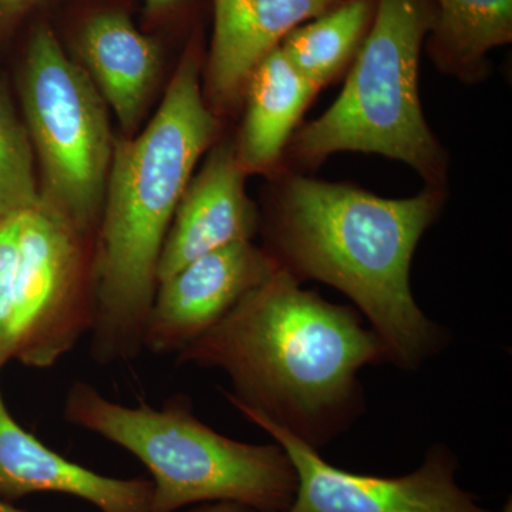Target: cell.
Instances as JSON below:
<instances>
[{"instance_id": "6da1fadb", "label": "cell", "mask_w": 512, "mask_h": 512, "mask_svg": "<svg viewBox=\"0 0 512 512\" xmlns=\"http://www.w3.org/2000/svg\"><path fill=\"white\" fill-rule=\"evenodd\" d=\"M177 363L222 370L235 409L319 450L365 412L360 372L392 359L356 308L326 301L279 268L181 350Z\"/></svg>"}, {"instance_id": "7a4b0ae2", "label": "cell", "mask_w": 512, "mask_h": 512, "mask_svg": "<svg viewBox=\"0 0 512 512\" xmlns=\"http://www.w3.org/2000/svg\"><path fill=\"white\" fill-rule=\"evenodd\" d=\"M446 197L443 188L426 187L393 200L282 171L269 200L264 249L301 284L322 282L348 296L393 365L413 372L448 343L447 330L421 311L410 282L413 256Z\"/></svg>"}, {"instance_id": "3957f363", "label": "cell", "mask_w": 512, "mask_h": 512, "mask_svg": "<svg viewBox=\"0 0 512 512\" xmlns=\"http://www.w3.org/2000/svg\"><path fill=\"white\" fill-rule=\"evenodd\" d=\"M200 74V56L188 50L140 136L114 143L93 261L90 355L101 366L143 352L165 237L195 165L217 138Z\"/></svg>"}, {"instance_id": "277c9868", "label": "cell", "mask_w": 512, "mask_h": 512, "mask_svg": "<svg viewBox=\"0 0 512 512\" xmlns=\"http://www.w3.org/2000/svg\"><path fill=\"white\" fill-rule=\"evenodd\" d=\"M63 416L147 467L153 476L148 512L214 503L286 512L295 500L298 477L284 448L222 436L195 416L190 397H171L161 407L124 406L77 380L67 390Z\"/></svg>"}, {"instance_id": "5b68a950", "label": "cell", "mask_w": 512, "mask_h": 512, "mask_svg": "<svg viewBox=\"0 0 512 512\" xmlns=\"http://www.w3.org/2000/svg\"><path fill=\"white\" fill-rule=\"evenodd\" d=\"M433 22V0H377L338 99L289 140L288 170H312L343 151L379 154L409 165L426 187L446 190L450 160L424 117L419 89Z\"/></svg>"}, {"instance_id": "8992f818", "label": "cell", "mask_w": 512, "mask_h": 512, "mask_svg": "<svg viewBox=\"0 0 512 512\" xmlns=\"http://www.w3.org/2000/svg\"><path fill=\"white\" fill-rule=\"evenodd\" d=\"M20 96L42 167V200L80 234L96 235L114 148L107 104L46 26L30 39Z\"/></svg>"}, {"instance_id": "52a82bcc", "label": "cell", "mask_w": 512, "mask_h": 512, "mask_svg": "<svg viewBox=\"0 0 512 512\" xmlns=\"http://www.w3.org/2000/svg\"><path fill=\"white\" fill-rule=\"evenodd\" d=\"M94 244L43 200L20 214L8 362L49 369L89 335Z\"/></svg>"}, {"instance_id": "ba28073f", "label": "cell", "mask_w": 512, "mask_h": 512, "mask_svg": "<svg viewBox=\"0 0 512 512\" xmlns=\"http://www.w3.org/2000/svg\"><path fill=\"white\" fill-rule=\"evenodd\" d=\"M238 412L291 458L298 488L286 512H491L458 487L457 457L441 444L431 447L423 464L407 476H366L332 466L319 450L272 421L248 410Z\"/></svg>"}, {"instance_id": "9c48e42d", "label": "cell", "mask_w": 512, "mask_h": 512, "mask_svg": "<svg viewBox=\"0 0 512 512\" xmlns=\"http://www.w3.org/2000/svg\"><path fill=\"white\" fill-rule=\"evenodd\" d=\"M274 256L252 241L235 242L195 259L157 286L144 349L178 355L278 271Z\"/></svg>"}, {"instance_id": "30bf717a", "label": "cell", "mask_w": 512, "mask_h": 512, "mask_svg": "<svg viewBox=\"0 0 512 512\" xmlns=\"http://www.w3.org/2000/svg\"><path fill=\"white\" fill-rule=\"evenodd\" d=\"M245 177L232 144L212 148L178 202L158 262V284L201 256L252 241L261 221L245 190Z\"/></svg>"}, {"instance_id": "8fae6325", "label": "cell", "mask_w": 512, "mask_h": 512, "mask_svg": "<svg viewBox=\"0 0 512 512\" xmlns=\"http://www.w3.org/2000/svg\"><path fill=\"white\" fill-rule=\"evenodd\" d=\"M343 0H214L205 100L215 110L237 107L249 77L292 30Z\"/></svg>"}, {"instance_id": "7c38bea8", "label": "cell", "mask_w": 512, "mask_h": 512, "mask_svg": "<svg viewBox=\"0 0 512 512\" xmlns=\"http://www.w3.org/2000/svg\"><path fill=\"white\" fill-rule=\"evenodd\" d=\"M40 493L72 495L100 512H148L153 481L101 476L67 460L23 429L0 394V503Z\"/></svg>"}, {"instance_id": "4fadbf2b", "label": "cell", "mask_w": 512, "mask_h": 512, "mask_svg": "<svg viewBox=\"0 0 512 512\" xmlns=\"http://www.w3.org/2000/svg\"><path fill=\"white\" fill-rule=\"evenodd\" d=\"M79 50L86 72L124 131L143 116L160 72V47L124 13L101 12L84 23Z\"/></svg>"}, {"instance_id": "5bb4252c", "label": "cell", "mask_w": 512, "mask_h": 512, "mask_svg": "<svg viewBox=\"0 0 512 512\" xmlns=\"http://www.w3.org/2000/svg\"><path fill=\"white\" fill-rule=\"evenodd\" d=\"M320 90L286 59L281 47L268 53L249 77L245 116L234 144L245 174H276L299 120Z\"/></svg>"}, {"instance_id": "9a60e30c", "label": "cell", "mask_w": 512, "mask_h": 512, "mask_svg": "<svg viewBox=\"0 0 512 512\" xmlns=\"http://www.w3.org/2000/svg\"><path fill=\"white\" fill-rule=\"evenodd\" d=\"M427 49L437 69L466 84L483 82L487 55L512 40V0H433Z\"/></svg>"}, {"instance_id": "2e32d148", "label": "cell", "mask_w": 512, "mask_h": 512, "mask_svg": "<svg viewBox=\"0 0 512 512\" xmlns=\"http://www.w3.org/2000/svg\"><path fill=\"white\" fill-rule=\"evenodd\" d=\"M377 0H343L282 40L292 66L322 90L349 72L375 19Z\"/></svg>"}, {"instance_id": "e0dca14e", "label": "cell", "mask_w": 512, "mask_h": 512, "mask_svg": "<svg viewBox=\"0 0 512 512\" xmlns=\"http://www.w3.org/2000/svg\"><path fill=\"white\" fill-rule=\"evenodd\" d=\"M40 201L28 128L0 89V221L22 214Z\"/></svg>"}, {"instance_id": "ac0fdd59", "label": "cell", "mask_w": 512, "mask_h": 512, "mask_svg": "<svg viewBox=\"0 0 512 512\" xmlns=\"http://www.w3.org/2000/svg\"><path fill=\"white\" fill-rule=\"evenodd\" d=\"M39 0H0V37L10 35Z\"/></svg>"}, {"instance_id": "d6986e66", "label": "cell", "mask_w": 512, "mask_h": 512, "mask_svg": "<svg viewBox=\"0 0 512 512\" xmlns=\"http://www.w3.org/2000/svg\"><path fill=\"white\" fill-rule=\"evenodd\" d=\"M0 512H23L18 508L13 507L12 504L0 503ZM192 512H254L244 505L234 503H214L204 504L200 508Z\"/></svg>"}, {"instance_id": "ffe728a7", "label": "cell", "mask_w": 512, "mask_h": 512, "mask_svg": "<svg viewBox=\"0 0 512 512\" xmlns=\"http://www.w3.org/2000/svg\"><path fill=\"white\" fill-rule=\"evenodd\" d=\"M181 0H146L147 9L150 12H161V10L173 8Z\"/></svg>"}]
</instances>
